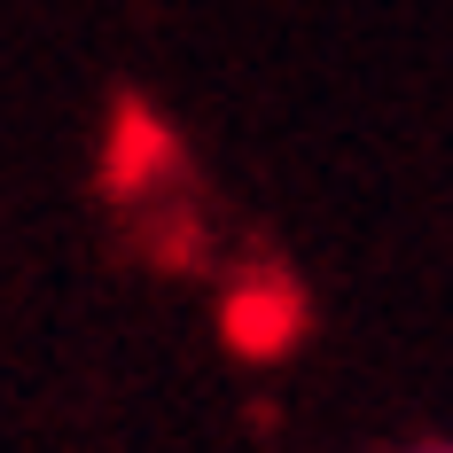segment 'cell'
Returning a JSON list of instances; mask_svg holds the SVG:
<instances>
[{"instance_id":"1","label":"cell","mask_w":453,"mask_h":453,"mask_svg":"<svg viewBox=\"0 0 453 453\" xmlns=\"http://www.w3.org/2000/svg\"><path fill=\"white\" fill-rule=\"evenodd\" d=\"M399 453H453V438H414V446H399Z\"/></svg>"}]
</instances>
